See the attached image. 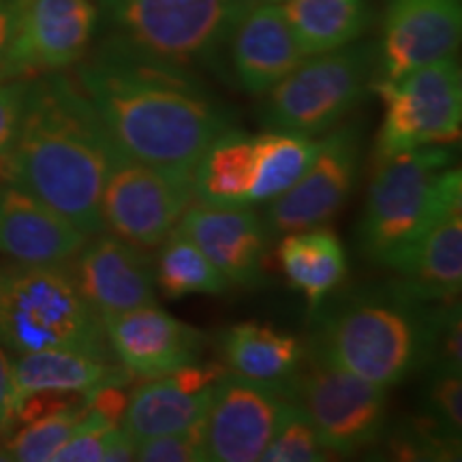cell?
I'll return each mask as SVG.
<instances>
[{
	"instance_id": "6",
	"label": "cell",
	"mask_w": 462,
	"mask_h": 462,
	"mask_svg": "<svg viewBox=\"0 0 462 462\" xmlns=\"http://www.w3.org/2000/svg\"><path fill=\"white\" fill-rule=\"evenodd\" d=\"M253 0H103L107 43L133 56L187 69L210 60Z\"/></svg>"
},
{
	"instance_id": "20",
	"label": "cell",
	"mask_w": 462,
	"mask_h": 462,
	"mask_svg": "<svg viewBox=\"0 0 462 462\" xmlns=\"http://www.w3.org/2000/svg\"><path fill=\"white\" fill-rule=\"evenodd\" d=\"M90 240L73 221L34 195L0 187V253L26 265H67Z\"/></svg>"
},
{
	"instance_id": "22",
	"label": "cell",
	"mask_w": 462,
	"mask_h": 462,
	"mask_svg": "<svg viewBox=\"0 0 462 462\" xmlns=\"http://www.w3.org/2000/svg\"><path fill=\"white\" fill-rule=\"evenodd\" d=\"M14 364L17 404L28 394L45 390L84 392L114 381L131 383L133 374L123 366H116L107 357H99L73 349H43L31 354H17Z\"/></svg>"
},
{
	"instance_id": "9",
	"label": "cell",
	"mask_w": 462,
	"mask_h": 462,
	"mask_svg": "<svg viewBox=\"0 0 462 462\" xmlns=\"http://www.w3.org/2000/svg\"><path fill=\"white\" fill-rule=\"evenodd\" d=\"M282 392L309 418L328 454H356L383 432L385 388L334 366L315 351L302 360Z\"/></svg>"
},
{
	"instance_id": "33",
	"label": "cell",
	"mask_w": 462,
	"mask_h": 462,
	"mask_svg": "<svg viewBox=\"0 0 462 462\" xmlns=\"http://www.w3.org/2000/svg\"><path fill=\"white\" fill-rule=\"evenodd\" d=\"M462 373L432 371L429 388L430 415L441 421L448 430L460 435L462 429Z\"/></svg>"
},
{
	"instance_id": "32",
	"label": "cell",
	"mask_w": 462,
	"mask_h": 462,
	"mask_svg": "<svg viewBox=\"0 0 462 462\" xmlns=\"http://www.w3.org/2000/svg\"><path fill=\"white\" fill-rule=\"evenodd\" d=\"M135 460L142 462H206L201 421L193 429L142 439L135 443Z\"/></svg>"
},
{
	"instance_id": "34",
	"label": "cell",
	"mask_w": 462,
	"mask_h": 462,
	"mask_svg": "<svg viewBox=\"0 0 462 462\" xmlns=\"http://www.w3.org/2000/svg\"><path fill=\"white\" fill-rule=\"evenodd\" d=\"M31 79H0V154L14 146L24 116Z\"/></svg>"
},
{
	"instance_id": "10",
	"label": "cell",
	"mask_w": 462,
	"mask_h": 462,
	"mask_svg": "<svg viewBox=\"0 0 462 462\" xmlns=\"http://www.w3.org/2000/svg\"><path fill=\"white\" fill-rule=\"evenodd\" d=\"M193 201L190 173L161 170L118 150L101 195L103 227L133 246L152 251L178 227Z\"/></svg>"
},
{
	"instance_id": "4",
	"label": "cell",
	"mask_w": 462,
	"mask_h": 462,
	"mask_svg": "<svg viewBox=\"0 0 462 462\" xmlns=\"http://www.w3.org/2000/svg\"><path fill=\"white\" fill-rule=\"evenodd\" d=\"M462 201L460 167L448 146L415 148L377 161L360 223L371 262L394 270L446 208Z\"/></svg>"
},
{
	"instance_id": "2",
	"label": "cell",
	"mask_w": 462,
	"mask_h": 462,
	"mask_svg": "<svg viewBox=\"0 0 462 462\" xmlns=\"http://www.w3.org/2000/svg\"><path fill=\"white\" fill-rule=\"evenodd\" d=\"M116 154L78 79L39 75L14 146L0 154V187L34 195L92 238L106 231L101 195Z\"/></svg>"
},
{
	"instance_id": "16",
	"label": "cell",
	"mask_w": 462,
	"mask_h": 462,
	"mask_svg": "<svg viewBox=\"0 0 462 462\" xmlns=\"http://www.w3.org/2000/svg\"><path fill=\"white\" fill-rule=\"evenodd\" d=\"M73 276L101 319L157 304L154 263L148 251L114 234H97L75 257Z\"/></svg>"
},
{
	"instance_id": "8",
	"label": "cell",
	"mask_w": 462,
	"mask_h": 462,
	"mask_svg": "<svg viewBox=\"0 0 462 462\" xmlns=\"http://www.w3.org/2000/svg\"><path fill=\"white\" fill-rule=\"evenodd\" d=\"M373 90L383 101L377 161L415 148L452 146L460 140L462 73L454 56L398 79H377Z\"/></svg>"
},
{
	"instance_id": "29",
	"label": "cell",
	"mask_w": 462,
	"mask_h": 462,
	"mask_svg": "<svg viewBox=\"0 0 462 462\" xmlns=\"http://www.w3.org/2000/svg\"><path fill=\"white\" fill-rule=\"evenodd\" d=\"M86 415V401L79 407L56 411L32 421L17 430L5 446V460L20 462H51L58 449L73 435Z\"/></svg>"
},
{
	"instance_id": "25",
	"label": "cell",
	"mask_w": 462,
	"mask_h": 462,
	"mask_svg": "<svg viewBox=\"0 0 462 462\" xmlns=\"http://www.w3.org/2000/svg\"><path fill=\"white\" fill-rule=\"evenodd\" d=\"M279 262L289 285L304 293L310 306L321 304L346 276V253L330 229H304L282 236Z\"/></svg>"
},
{
	"instance_id": "27",
	"label": "cell",
	"mask_w": 462,
	"mask_h": 462,
	"mask_svg": "<svg viewBox=\"0 0 462 462\" xmlns=\"http://www.w3.org/2000/svg\"><path fill=\"white\" fill-rule=\"evenodd\" d=\"M154 285L167 300L189 296H221L231 287L225 274L180 227L157 246Z\"/></svg>"
},
{
	"instance_id": "15",
	"label": "cell",
	"mask_w": 462,
	"mask_h": 462,
	"mask_svg": "<svg viewBox=\"0 0 462 462\" xmlns=\"http://www.w3.org/2000/svg\"><path fill=\"white\" fill-rule=\"evenodd\" d=\"M109 351L133 377L154 379L198 362L204 334L157 304L103 319Z\"/></svg>"
},
{
	"instance_id": "5",
	"label": "cell",
	"mask_w": 462,
	"mask_h": 462,
	"mask_svg": "<svg viewBox=\"0 0 462 462\" xmlns=\"http://www.w3.org/2000/svg\"><path fill=\"white\" fill-rule=\"evenodd\" d=\"M0 346L14 354L73 349L112 360L103 319L67 265L0 263Z\"/></svg>"
},
{
	"instance_id": "14",
	"label": "cell",
	"mask_w": 462,
	"mask_h": 462,
	"mask_svg": "<svg viewBox=\"0 0 462 462\" xmlns=\"http://www.w3.org/2000/svg\"><path fill=\"white\" fill-rule=\"evenodd\" d=\"M460 37L462 0H388L377 45V78L398 79L452 58Z\"/></svg>"
},
{
	"instance_id": "12",
	"label": "cell",
	"mask_w": 462,
	"mask_h": 462,
	"mask_svg": "<svg viewBox=\"0 0 462 462\" xmlns=\"http://www.w3.org/2000/svg\"><path fill=\"white\" fill-rule=\"evenodd\" d=\"M362 143L356 126L330 129L313 161L291 189L270 201L268 229L276 236L321 227L345 206L360 170Z\"/></svg>"
},
{
	"instance_id": "36",
	"label": "cell",
	"mask_w": 462,
	"mask_h": 462,
	"mask_svg": "<svg viewBox=\"0 0 462 462\" xmlns=\"http://www.w3.org/2000/svg\"><path fill=\"white\" fill-rule=\"evenodd\" d=\"M17 5H20V0H0V62H3L5 51L9 48L11 34H14Z\"/></svg>"
},
{
	"instance_id": "18",
	"label": "cell",
	"mask_w": 462,
	"mask_h": 462,
	"mask_svg": "<svg viewBox=\"0 0 462 462\" xmlns=\"http://www.w3.org/2000/svg\"><path fill=\"white\" fill-rule=\"evenodd\" d=\"M178 227L221 270L229 285L253 287L262 281L265 225L251 206L193 201Z\"/></svg>"
},
{
	"instance_id": "37",
	"label": "cell",
	"mask_w": 462,
	"mask_h": 462,
	"mask_svg": "<svg viewBox=\"0 0 462 462\" xmlns=\"http://www.w3.org/2000/svg\"><path fill=\"white\" fill-rule=\"evenodd\" d=\"M270 3H276V0H270Z\"/></svg>"
},
{
	"instance_id": "35",
	"label": "cell",
	"mask_w": 462,
	"mask_h": 462,
	"mask_svg": "<svg viewBox=\"0 0 462 462\" xmlns=\"http://www.w3.org/2000/svg\"><path fill=\"white\" fill-rule=\"evenodd\" d=\"M17 411V392H15V377L14 364L9 356L0 346V435L7 432L15 424Z\"/></svg>"
},
{
	"instance_id": "31",
	"label": "cell",
	"mask_w": 462,
	"mask_h": 462,
	"mask_svg": "<svg viewBox=\"0 0 462 462\" xmlns=\"http://www.w3.org/2000/svg\"><path fill=\"white\" fill-rule=\"evenodd\" d=\"M462 328L458 302H446L443 309L432 313L429 360L432 371H456L462 373Z\"/></svg>"
},
{
	"instance_id": "24",
	"label": "cell",
	"mask_w": 462,
	"mask_h": 462,
	"mask_svg": "<svg viewBox=\"0 0 462 462\" xmlns=\"http://www.w3.org/2000/svg\"><path fill=\"white\" fill-rule=\"evenodd\" d=\"M255 171V137L234 129L225 131L195 165V201L210 206H248Z\"/></svg>"
},
{
	"instance_id": "23",
	"label": "cell",
	"mask_w": 462,
	"mask_h": 462,
	"mask_svg": "<svg viewBox=\"0 0 462 462\" xmlns=\"http://www.w3.org/2000/svg\"><path fill=\"white\" fill-rule=\"evenodd\" d=\"M221 356L229 373L282 390L302 364L304 349L291 334L245 321L225 330Z\"/></svg>"
},
{
	"instance_id": "26",
	"label": "cell",
	"mask_w": 462,
	"mask_h": 462,
	"mask_svg": "<svg viewBox=\"0 0 462 462\" xmlns=\"http://www.w3.org/2000/svg\"><path fill=\"white\" fill-rule=\"evenodd\" d=\"M281 11L304 56L345 48L371 24L368 0H282Z\"/></svg>"
},
{
	"instance_id": "19",
	"label": "cell",
	"mask_w": 462,
	"mask_h": 462,
	"mask_svg": "<svg viewBox=\"0 0 462 462\" xmlns=\"http://www.w3.org/2000/svg\"><path fill=\"white\" fill-rule=\"evenodd\" d=\"M229 60L234 78L248 95H265L304 60L281 7L253 0L231 24Z\"/></svg>"
},
{
	"instance_id": "11",
	"label": "cell",
	"mask_w": 462,
	"mask_h": 462,
	"mask_svg": "<svg viewBox=\"0 0 462 462\" xmlns=\"http://www.w3.org/2000/svg\"><path fill=\"white\" fill-rule=\"evenodd\" d=\"M97 17L92 0H20L0 79H34L78 65Z\"/></svg>"
},
{
	"instance_id": "3",
	"label": "cell",
	"mask_w": 462,
	"mask_h": 462,
	"mask_svg": "<svg viewBox=\"0 0 462 462\" xmlns=\"http://www.w3.org/2000/svg\"><path fill=\"white\" fill-rule=\"evenodd\" d=\"M421 304L396 285L351 293L321 315L310 351L388 390L429 360L432 313Z\"/></svg>"
},
{
	"instance_id": "21",
	"label": "cell",
	"mask_w": 462,
	"mask_h": 462,
	"mask_svg": "<svg viewBox=\"0 0 462 462\" xmlns=\"http://www.w3.org/2000/svg\"><path fill=\"white\" fill-rule=\"evenodd\" d=\"M392 273L396 287L420 302H454L462 287V201L435 218Z\"/></svg>"
},
{
	"instance_id": "17",
	"label": "cell",
	"mask_w": 462,
	"mask_h": 462,
	"mask_svg": "<svg viewBox=\"0 0 462 462\" xmlns=\"http://www.w3.org/2000/svg\"><path fill=\"white\" fill-rule=\"evenodd\" d=\"M227 371L221 364H189L129 392L120 429L133 441L193 429L204 420L212 390Z\"/></svg>"
},
{
	"instance_id": "30",
	"label": "cell",
	"mask_w": 462,
	"mask_h": 462,
	"mask_svg": "<svg viewBox=\"0 0 462 462\" xmlns=\"http://www.w3.org/2000/svg\"><path fill=\"white\" fill-rule=\"evenodd\" d=\"M328 452L309 418L287 398L279 424L262 456L265 462H317L326 460Z\"/></svg>"
},
{
	"instance_id": "1",
	"label": "cell",
	"mask_w": 462,
	"mask_h": 462,
	"mask_svg": "<svg viewBox=\"0 0 462 462\" xmlns=\"http://www.w3.org/2000/svg\"><path fill=\"white\" fill-rule=\"evenodd\" d=\"M78 84L126 157L190 173L229 118L187 69L133 56L112 43L79 69Z\"/></svg>"
},
{
	"instance_id": "13",
	"label": "cell",
	"mask_w": 462,
	"mask_h": 462,
	"mask_svg": "<svg viewBox=\"0 0 462 462\" xmlns=\"http://www.w3.org/2000/svg\"><path fill=\"white\" fill-rule=\"evenodd\" d=\"M287 396L281 388L227 373L201 420L206 460L257 462L273 439Z\"/></svg>"
},
{
	"instance_id": "7",
	"label": "cell",
	"mask_w": 462,
	"mask_h": 462,
	"mask_svg": "<svg viewBox=\"0 0 462 462\" xmlns=\"http://www.w3.org/2000/svg\"><path fill=\"white\" fill-rule=\"evenodd\" d=\"M377 78V45L357 42L306 56L265 92L262 125L268 131L317 137L334 129L364 99Z\"/></svg>"
},
{
	"instance_id": "28",
	"label": "cell",
	"mask_w": 462,
	"mask_h": 462,
	"mask_svg": "<svg viewBox=\"0 0 462 462\" xmlns=\"http://www.w3.org/2000/svg\"><path fill=\"white\" fill-rule=\"evenodd\" d=\"M319 140L285 131H268L255 137L257 171L248 206L270 204L300 180L313 161Z\"/></svg>"
}]
</instances>
